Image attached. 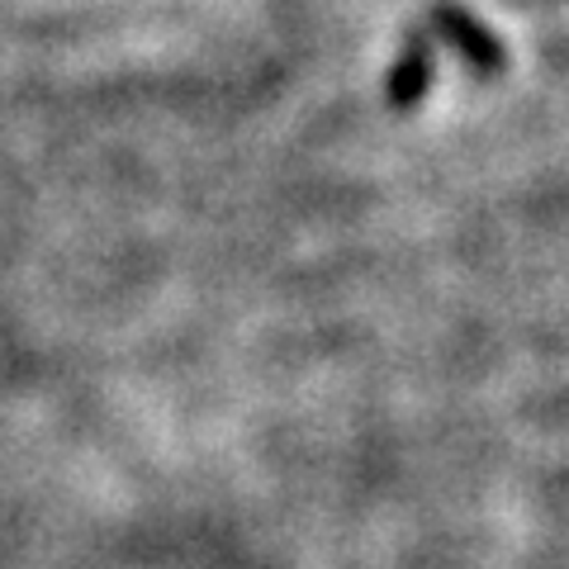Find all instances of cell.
<instances>
[{"label":"cell","instance_id":"cell-1","mask_svg":"<svg viewBox=\"0 0 569 569\" xmlns=\"http://www.w3.org/2000/svg\"><path fill=\"white\" fill-rule=\"evenodd\" d=\"M432 29L479 71V77H493V71L508 67V52L498 43V33L489 24H479L466 6H456V0H432Z\"/></svg>","mask_w":569,"mask_h":569},{"label":"cell","instance_id":"cell-2","mask_svg":"<svg viewBox=\"0 0 569 569\" xmlns=\"http://www.w3.org/2000/svg\"><path fill=\"white\" fill-rule=\"evenodd\" d=\"M427 86H432V39H427L422 29H408L403 52H399L395 71H389V86H385L389 110L395 114L413 110V104L427 96Z\"/></svg>","mask_w":569,"mask_h":569}]
</instances>
